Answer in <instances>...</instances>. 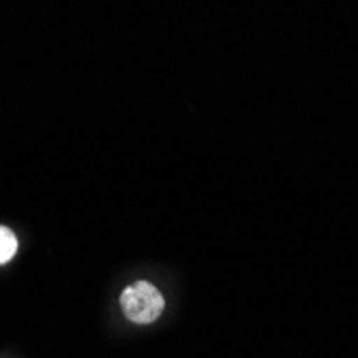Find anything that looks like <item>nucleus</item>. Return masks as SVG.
<instances>
[{
  "instance_id": "obj_1",
  "label": "nucleus",
  "mask_w": 358,
  "mask_h": 358,
  "mask_svg": "<svg viewBox=\"0 0 358 358\" xmlns=\"http://www.w3.org/2000/svg\"><path fill=\"white\" fill-rule=\"evenodd\" d=\"M120 307L124 315L136 324H150L164 313L166 301L161 292L148 281H136L120 294Z\"/></svg>"
},
{
  "instance_id": "obj_2",
  "label": "nucleus",
  "mask_w": 358,
  "mask_h": 358,
  "mask_svg": "<svg viewBox=\"0 0 358 358\" xmlns=\"http://www.w3.org/2000/svg\"><path fill=\"white\" fill-rule=\"evenodd\" d=\"M17 251V238L9 227L0 225V264H7Z\"/></svg>"
}]
</instances>
